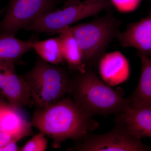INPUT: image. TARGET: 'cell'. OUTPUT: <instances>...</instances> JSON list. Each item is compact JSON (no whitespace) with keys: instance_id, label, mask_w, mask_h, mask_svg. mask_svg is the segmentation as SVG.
I'll use <instances>...</instances> for the list:
<instances>
[{"instance_id":"6da1fadb","label":"cell","mask_w":151,"mask_h":151,"mask_svg":"<svg viewBox=\"0 0 151 151\" xmlns=\"http://www.w3.org/2000/svg\"><path fill=\"white\" fill-rule=\"evenodd\" d=\"M31 123L52 138L56 147L67 139L81 140L99 126L73 100L63 97L45 108H38Z\"/></svg>"},{"instance_id":"7a4b0ae2","label":"cell","mask_w":151,"mask_h":151,"mask_svg":"<svg viewBox=\"0 0 151 151\" xmlns=\"http://www.w3.org/2000/svg\"><path fill=\"white\" fill-rule=\"evenodd\" d=\"M70 92L73 101L91 118L119 114L130 106L128 99L101 80L90 68L79 70L73 78Z\"/></svg>"},{"instance_id":"3957f363","label":"cell","mask_w":151,"mask_h":151,"mask_svg":"<svg viewBox=\"0 0 151 151\" xmlns=\"http://www.w3.org/2000/svg\"><path fill=\"white\" fill-rule=\"evenodd\" d=\"M22 77L29 88L34 104L38 108L56 103L70 92L73 78L63 68L38 60Z\"/></svg>"},{"instance_id":"277c9868","label":"cell","mask_w":151,"mask_h":151,"mask_svg":"<svg viewBox=\"0 0 151 151\" xmlns=\"http://www.w3.org/2000/svg\"><path fill=\"white\" fill-rule=\"evenodd\" d=\"M121 24L118 19L107 14L89 22L69 27L81 48L84 67L92 68L98 64L108 45L121 32Z\"/></svg>"},{"instance_id":"5b68a950","label":"cell","mask_w":151,"mask_h":151,"mask_svg":"<svg viewBox=\"0 0 151 151\" xmlns=\"http://www.w3.org/2000/svg\"><path fill=\"white\" fill-rule=\"evenodd\" d=\"M111 6L108 0L77 2L61 9L47 13L26 29L37 32L58 33L70 25L96 15Z\"/></svg>"},{"instance_id":"8992f818","label":"cell","mask_w":151,"mask_h":151,"mask_svg":"<svg viewBox=\"0 0 151 151\" xmlns=\"http://www.w3.org/2000/svg\"><path fill=\"white\" fill-rule=\"evenodd\" d=\"M70 151H149L151 147L145 145L135 138L126 127L116 121L115 127L107 133L95 134L89 133L78 141Z\"/></svg>"},{"instance_id":"52a82bcc","label":"cell","mask_w":151,"mask_h":151,"mask_svg":"<svg viewBox=\"0 0 151 151\" xmlns=\"http://www.w3.org/2000/svg\"><path fill=\"white\" fill-rule=\"evenodd\" d=\"M53 0H10L0 22V34L15 35L51 12Z\"/></svg>"},{"instance_id":"ba28073f","label":"cell","mask_w":151,"mask_h":151,"mask_svg":"<svg viewBox=\"0 0 151 151\" xmlns=\"http://www.w3.org/2000/svg\"><path fill=\"white\" fill-rule=\"evenodd\" d=\"M0 92L15 108L34 104L28 86L22 76L17 74L14 62H0Z\"/></svg>"},{"instance_id":"9c48e42d","label":"cell","mask_w":151,"mask_h":151,"mask_svg":"<svg viewBox=\"0 0 151 151\" xmlns=\"http://www.w3.org/2000/svg\"><path fill=\"white\" fill-rule=\"evenodd\" d=\"M117 38L123 47L137 49L138 52L151 58V9L146 17L128 25Z\"/></svg>"},{"instance_id":"30bf717a","label":"cell","mask_w":151,"mask_h":151,"mask_svg":"<svg viewBox=\"0 0 151 151\" xmlns=\"http://www.w3.org/2000/svg\"><path fill=\"white\" fill-rule=\"evenodd\" d=\"M98 64L101 78L110 86H116L123 83L129 76V61L120 51L105 53Z\"/></svg>"},{"instance_id":"8fae6325","label":"cell","mask_w":151,"mask_h":151,"mask_svg":"<svg viewBox=\"0 0 151 151\" xmlns=\"http://www.w3.org/2000/svg\"><path fill=\"white\" fill-rule=\"evenodd\" d=\"M116 115V121L124 125L135 138L151 139V107L130 105L126 111Z\"/></svg>"},{"instance_id":"7c38bea8","label":"cell","mask_w":151,"mask_h":151,"mask_svg":"<svg viewBox=\"0 0 151 151\" xmlns=\"http://www.w3.org/2000/svg\"><path fill=\"white\" fill-rule=\"evenodd\" d=\"M142 70L137 87L128 98L133 107H151V58L138 52Z\"/></svg>"},{"instance_id":"4fadbf2b","label":"cell","mask_w":151,"mask_h":151,"mask_svg":"<svg viewBox=\"0 0 151 151\" xmlns=\"http://www.w3.org/2000/svg\"><path fill=\"white\" fill-rule=\"evenodd\" d=\"M18 109L10 105L0 117V131L12 135L17 141L30 134L32 126Z\"/></svg>"},{"instance_id":"5bb4252c","label":"cell","mask_w":151,"mask_h":151,"mask_svg":"<svg viewBox=\"0 0 151 151\" xmlns=\"http://www.w3.org/2000/svg\"><path fill=\"white\" fill-rule=\"evenodd\" d=\"M58 34L63 58L70 69L79 70L84 68L82 52L69 27L61 30Z\"/></svg>"},{"instance_id":"9a60e30c","label":"cell","mask_w":151,"mask_h":151,"mask_svg":"<svg viewBox=\"0 0 151 151\" xmlns=\"http://www.w3.org/2000/svg\"><path fill=\"white\" fill-rule=\"evenodd\" d=\"M33 42L17 38L14 35H0V62H14L32 48Z\"/></svg>"},{"instance_id":"2e32d148","label":"cell","mask_w":151,"mask_h":151,"mask_svg":"<svg viewBox=\"0 0 151 151\" xmlns=\"http://www.w3.org/2000/svg\"><path fill=\"white\" fill-rule=\"evenodd\" d=\"M41 59L52 65H58L64 60L59 37L33 42L32 48Z\"/></svg>"},{"instance_id":"e0dca14e","label":"cell","mask_w":151,"mask_h":151,"mask_svg":"<svg viewBox=\"0 0 151 151\" xmlns=\"http://www.w3.org/2000/svg\"><path fill=\"white\" fill-rule=\"evenodd\" d=\"M48 141L45 135L40 132L23 146L19 151H44L47 148Z\"/></svg>"},{"instance_id":"ac0fdd59","label":"cell","mask_w":151,"mask_h":151,"mask_svg":"<svg viewBox=\"0 0 151 151\" xmlns=\"http://www.w3.org/2000/svg\"><path fill=\"white\" fill-rule=\"evenodd\" d=\"M117 9L123 13L129 12L137 8L140 0H112Z\"/></svg>"},{"instance_id":"d6986e66","label":"cell","mask_w":151,"mask_h":151,"mask_svg":"<svg viewBox=\"0 0 151 151\" xmlns=\"http://www.w3.org/2000/svg\"><path fill=\"white\" fill-rule=\"evenodd\" d=\"M13 142H17V141L12 135L0 131V151L5 146Z\"/></svg>"},{"instance_id":"ffe728a7","label":"cell","mask_w":151,"mask_h":151,"mask_svg":"<svg viewBox=\"0 0 151 151\" xmlns=\"http://www.w3.org/2000/svg\"><path fill=\"white\" fill-rule=\"evenodd\" d=\"M10 105L9 103H6L0 99V117Z\"/></svg>"},{"instance_id":"44dd1931","label":"cell","mask_w":151,"mask_h":151,"mask_svg":"<svg viewBox=\"0 0 151 151\" xmlns=\"http://www.w3.org/2000/svg\"><path fill=\"white\" fill-rule=\"evenodd\" d=\"M86 1H103V0H86Z\"/></svg>"},{"instance_id":"7402d4cb","label":"cell","mask_w":151,"mask_h":151,"mask_svg":"<svg viewBox=\"0 0 151 151\" xmlns=\"http://www.w3.org/2000/svg\"><path fill=\"white\" fill-rule=\"evenodd\" d=\"M1 14V13L0 12V14Z\"/></svg>"},{"instance_id":"603a6c76","label":"cell","mask_w":151,"mask_h":151,"mask_svg":"<svg viewBox=\"0 0 151 151\" xmlns=\"http://www.w3.org/2000/svg\"></svg>"}]
</instances>
